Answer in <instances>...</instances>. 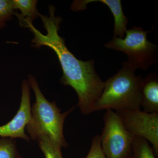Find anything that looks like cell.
Segmentation results:
<instances>
[{
    "mask_svg": "<svg viewBox=\"0 0 158 158\" xmlns=\"http://www.w3.org/2000/svg\"><path fill=\"white\" fill-rule=\"evenodd\" d=\"M127 131L135 137L146 139L152 144L158 156V113H146L141 110L116 111Z\"/></svg>",
    "mask_w": 158,
    "mask_h": 158,
    "instance_id": "8992f818",
    "label": "cell"
},
{
    "mask_svg": "<svg viewBox=\"0 0 158 158\" xmlns=\"http://www.w3.org/2000/svg\"><path fill=\"white\" fill-rule=\"evenodd\" d=\"M101 144L106 158H131L135 137L127 131L120 117L112 110H106Z\"/></svg>",
    "mask_w": 158,
    "mask_h": 158,
    "instance_id": "5b68a950",
    "label": "cell"
},
{
    "mask_svg": "<svg viewBox=\"0 0 158 158\" xmlns=\"http://www.w3.org/2000/svg\"><path fill=\"white\" fill-rule=\"evenodd\" d=\"M29 82L34 90L36 102L31 108V119L26 127L27 132L33 140L46 136L61 148L67 147L68 144L64 138L63 126L65 118L75 107L61 113L56 101L50 102L44 97L37 80L31 75Z\"/></svg>",
    "mask_w": 158,
    "mask_h": 158,
    "instance_id": "3957f363",
    "label": "cell"
},
{
    "mask_svg": "<svg viewBox=\"0 0 158 158\" xmlns=\"http://www.w3.org/2000/svg\"><path fill=\"white\" fill-rule=\"evenodd\" d=\"M49 16L41 14L39 16L46 30L45 35L36 29L32 22L23 20L20 25L29 28L34 34L33 46L38 48L45 46L56 53L63 71L61 83L73 88L78 97L77 106L80 111L84 115H89L93 113L94 105L101 95L104 82L97 73L94 60H79L69 50L65 39L59 34L62 19L55 16L54 6H49Z\"/></svg>",
    "mask_w": 158,
    "mask_h": 158,
    "instance_id": "6da1fadb",
    "label": "cell"
},
{
    "mask_svg": "<svg viewBox=\"0 0 158 158\" xmlns=\"http://www.w3.org/2000/svg\"><path fill=\"white\" fill-rule=\"evenodd\" d=\"M22 93L19 109L11 121L0 126V137L20 138L30 142V138L26 134L25 129L31 118V93L29 84L25 80L22 83Z\"/></svg>",
    "mask_w": 158,
    "mask_h": 158,
    "instance_id": "52a82bcc",
    "label": "cell"
},
{
    "mask_svg": "<svg viewBox=\"0 0 158 158\" xmlns=\"http://www.w3.org/2000/svg\"><path fill=\"white\" fill-rule=\"evenodd\" d=\"M126 62L117 73L104 82L93 112L102 110H141L143 77Z\"/></svg>",
    "mask_w": 158,
    "mask_h": 158,
    "instance_id": "7a4b0ae2",
    "label": "cell"
},
{
    "mask_svg": "<svg viewBox=\"0 0 158 158\" xmlns=\"http://www.w3.org/2000/svg\"><path fill=\"white\" fill-rule=\"evenodd\" d=\"M39 146L45 158H63L61 148L46 136H42L37 139Z\"/></svg>",
    "mask_w": 158,
    "mask_h": 158,
    "instance_id": "7c38bea8",
    "label": "cell"
},
{
    "mask_svg": "<svg viewBox=\"0 0 158 158\" xmlns=\"http://www.w3.org/2000/svg\"><path fill=\"white\" fill-rule=\"evenodd\" d=\"M14 9H19L20 14L15 13L19 21L26 20L33 21L40 16L37 9V1L35 0H12Z\"/></svg>",
    "mask_w": 158,
    "mask_h": 158,
    "instance_id": "30bf717a",
    "label": "cell"
},
{
    "mask_svg": "<svg viewBox=\"0 0 158 158\" xmlns=\"http://www.w3.org/2000/svg\"><path fill=\"white\" fill-rule=\"evenodd\" d=\"M100 2L103 3L110 9L114 18V36L123 38L125 35L128 19L125 16L120 0H83L74 2L71 9L74 11L85 10L89 3Z\"/></svg>",
    "mask_w": 158,
    "mask_h": 158,
    "instance_id": "ba28073f",
    "label": "cell"
},
{
    "mask_svg": "<svg viewBox=\"0 0 158 158\" xmlns=\"http://www.w3.org/2000/svg\"><path fill=\"white\" fill-rule=\"evenodd\" d=\"M156 157L147 140L140 137H135L131 158H157Z\"/></svg>",
    "mask_w": 158,
    "mask_h": 158,
    "instance_id": "8fae6325",
    "label": "cell"
},
{
    "mask_svg": "<svg viewBox=\"0 0 158 158\" xmlns=\"http://www.w3.org/2000/svg\"><path fill=\"white\" fill-rule=\"evenodd\" d=\"M85 158H106L102 150L99 135L93 137L90 150Z\"/></svg>",
    "mask_w": 158,
    "mask_h": 158,
    "instance_id": "9a60e30c",
    "label": "cell"
},
{
    "mask_svg": "<svg viewBox=\"0 0 158 158\" xmlns=\"http://www.w3.org/2000/svg\"><path fill=\"white\" fill-rule=\"evenodd\" d=\"M150 32L134 27L127 30L123 38L113 37L104 46L106 48L125 54L127 56L126 62L132 68L146 71L157 63L158 60V46L147 38V34Z\"/></svg>",
    "mask_w": 158,
    "mask_h": 158,
    "instance_id": "277c9868",
    "label": "cell"
},
{
    "mask_svg": "<svg viewBox=\"0 0 158 158\" xmlns=\"http://www.w3.org/2000/svg\"><path fill=\"white\" fill-rule=\"evenodd\" d=\"M141 107L146 113H158V77L157 74L151 73L142 82Z\"/></svg>",
    "mask_w": 158,
    "mask_h": 158,
    "instance_id": "9c48e42d",
    "label": "cell"
},
{
    "mask_svg": "<svg viewBox=\"0 0 158 158\" xmlns=\"http://www.w3.org/2000/svg\"><path fill=\"white\" fill-rule=\"evenodd\" d=\"M14 10L12 1L0 0V28L5 27L6 22L15 14Z\"/></svg>",
    "mask_w": 158,
    "mask_h": 158,
    "instance_id": "5bb4252c",
    "label": "cell"
},
{
    "mask_svg": "<svg viewBox=\"0 0 158 158\" xmlns=\"http://www.w3.org/2000/svg\"><path fill=\"white\" fill-rule=\"evenodd\" d=\"M11 138L0 139V158H22L15 145V141Z\"/></svg>",
    "mask_w": 158,
    "mask_h": 158,
    "instance_id": "4fadbf2b",
    "label": "cell"
}]
</instances>
